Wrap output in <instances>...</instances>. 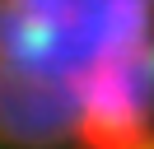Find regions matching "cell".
Returning a JSON list of instances; mask_svg holds the SVG:
<instances>
[{
	"instance_id": "6da1fadb",
	"label": "cell",
	"mask_w": 154,
	"mask_h": 149,
	"mask_svg": "<svg viewBox=\"0 0 154 149\" xmlns=\"http://www.w3.org/2000/svg\"><path fill=\"white\" fill-rule=\"evenodd\" d=\"M0 140L154 149V0H0Z\"/></svg>"
}]
</instances>
